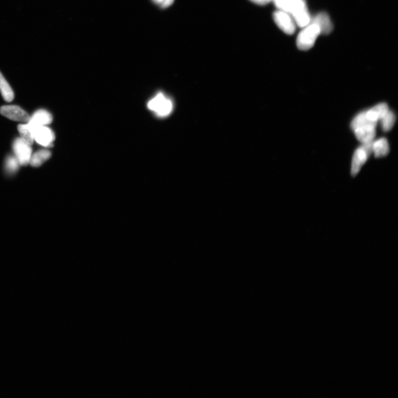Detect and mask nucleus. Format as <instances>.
Here are the masks:
<instances>
[{
  "label": "nucleus",
  "instance_id": "obj_1",
  "mask_svg": "<svg viewBox=\"0 0 398 398\" xmlns=\"http://www.w3.org/2000/svg\"><path fill=\"white\" fill-rule=\"evenodd\" d=\"M377 122L370 120L366 111L358 114L351 122V127L357 139L362 144L374 141Z\"/></svg>",
  "mask_w": 398,
  "mask_h": 398
},
{
  "label": "nucleus",
  "instance_id": "obj_2",
  "mask_svg": "<svg viewBox=\"0 0 398 398\" xmlns=\"http://www.w3.org/2000/svg\"><path fill=\"white\" fill-rule=\"evenodd\" d=\"M321 34L320 29L317 24L311 23L304 27L299 33L297 39V47L299 50L307 51L311 49Z\"/></svg>",
  "mask_w": 398,
  "mask_h": 398
},
{
  "label": "nucleus",
  "instance_id": "obj_3",
  "mask_svg": "<svg viewBox=\"0 0 398 398\" xmlns=\"http://www.w3.org/2000/svg\"><path fill=\"white\" fill-rule=\"evenodd\" d=\"M149 109L160 117L169 116L173 109V101L163 93H159L148 103Z\"/></svg>",
  "mask_w": 398,
  "mask_h": 398
},
{
  "label": "nucleus",
  "instance_id": "obj_4",
  "mask_svg": "<svg viewBox=\"0 0 398 398\" xmlns=\"http://www.w3.org/2000/svg\"><path fill=\"white\" fill-rule=\"evenodd\" d=\"M373 141L362 144L354 153L352 160L351 171V175L353 176H355L359 173L363 165L366 163L368 158L373 154Z\"/></svg>",
  "mask_w": 398,
  "mask_h": 398
},
{
  "label": "nucleus",
  "instance_id": "obj_5",
  "mask_svg": "<svg viewBox=\"0 0 398 398\" xmlns=\"http://www.w3.org/2000/svg\"><path fill=\"white\" fill-rule=\"evenodd\" d=\"M273 17L275 23L285 33L291 35L296 32L297 24L291 14L278 9L274 12Z\"/></svg>",
  "mask_w": 398,
  "mask_h": 398
},
{
  "label": "nucleus",
  "instance_id": "obj_6",
  "mask_svg": "<svg viewBox=\"0 0 398 398\" xmlns=\"http://www.w3.org/2000/svg\"><path fill=\"white\" fill-rule=\"evenodd\" d=\"M13 149L19 164L25 166L29 163L32 156L31 145L18 138L13 142Z\"/></svg>",
  "mask_w": 398,
  "mask_h": 398
},
{
  "label": "nucleus",
  "instance_id": "obj_7",
  "mask_svg": "<svg viewBox=\"0 0 398 398\" xmlns=\"http://www.w3.org/2000/svg\"><path fill=\"white\" fill-rule=\"evenodd\" d=\"M34 140L44 147H52L55 140V135L52 130L45 126H39L31 129Z\"/></svg>",
  "mask_w": 398,
  "mask_h": 398
},
{
  "label": "nucleus",
  "instance_id": "obj_8",
  "mask_svg": "<svg viewBox=\"0 0 398 398\" xmlns=\"http://www.w3.org/2000/svg\"><path fill=\"white\" fill-rule=\"evenodd\" d=\"M273 1L278 9L291 15L307 8L305 0H273Z\"/></svg>",
  "mask_w": 398,
  "mask_h": 398
},
{
  "label": "nucleus",
  "instance_id": "obj_9",
  "mask_svg": "<svg viewBox=\"0 0 398 398\" xmlns=\"http://www.w3.org/2000/svg\"><path fill=\"white\" fill-rule=\"evenodd\" d=\"M0 114L9 119L19 122H28L31 117L20 107L14 105L2 106L0 108Z\"/></svg>",
  "mask_w": 398,
  "mask_h": 398
},
{
  "label": "nucleus",
  "instance_id": "obj_10",
  "mask_svg": "<svg viewBox=\"0 0 398 398\" xmlns=\"http://www.w3.org/2000/svg\"><path fill=\"white\" fill-rule=\"evenodd\" d=\"M53 121V117L50 112L44 110H39L34 112L28 122V126L32 129L39 126H46L50 124Z\"/></svg>",
  "mask_w": 398,
  "mask_h": 398
},
{
  "label": "nucleus",
  "instance_id": "obj_11",
  "mask_svg": "<svg viewBox=\"0 0 398 398\" xmlns=\"http://www.w3.org/2000/svg\"><path fill=\"white\" fill-rule=\"evenodd\" d=\"M311 23L317 24L321 34H327L332 31L333 26L330 17L326 13H319L311 19Z\"/></svg>",
  "mask_w": 398,
  "mask_h": 398
},
{
  "label": "nucleus",
  "instance_id": "obj_12",
  "mask_svg": "<svg viewBox=\"0 0 398 398\" xmlns=\"http://www.w3.org/2000/svg\"><path fill=\"white\" fill-rule=\"evenodd\" d=\"M390 111L389 107L385 103H381L366 111V115L368 119L374 122H378L380 121Z\"/></svg>",
  "mask_w": 398,
  "mask_h": 398
},
{
  "label": "nucleus",
  "instance_id": "obj_13",
  "mask_svg": "<svg viewBox=\"0 0 398 398\" xmlns=\"http://www.w3.org/2000/svg\"><path fill=\"white\" fill-rule=\"evenodd\" d=\"M372 152L376 158H381L388 155L390 152V146L387 140L385 138L373 141Z\"/></svg>",
  "mask_w": 398,
  "mask_h": 398
},
{
  "label": "nucleus",
  "instance_id": "obj_14",
  "mask_svg": "<svg viewBox=\"0 0 398 398\" xmlns=\"http://www.w3.org/2000/svg\"><path fill=\"white\" fill-rule=\"evenodd\" d=\"M51 157L50 151L48 150L39 151L31 156L29 163L34 167L41 166Z\"/></svg>",
  "mask_w": 398,
  "mask_h": 398
},
{
  "label": "nucleus",
  "instance_id": "obj_15",
  "mask_svg": "<svg viewBox=\"0 0 398 398\" xmlns=\"http://www.w3.org/2000/svg\"><path fill=\"white\" fill-rule=\"evenodd\" d=\"M0 91L4 100L11 102L13 100V91L1 72H0Z\"/></svg>",
  "mask_w": 398,
  "mask_h": 398
},
{
  "label": "nucleus",
  "instance_id": "obj_16",
  "mask_svg": "<svg viewBox=\"0 0 398 398\" xmlns=\"http://www.w3.org/2000/svg\"><path fill=\"white\" fill-rule=\"evenodd\" d=\"M396 120V117L394 113L390 110L388 111L380 120L383 130L385 132L390 131L394 126Z\"/></svg>",
  "mask_w": 398,
  "mask_h": 398
},
{
  "label": "nucleus",
  "instance_id": "obj_17",
  "mask_svg": "<svg viewBox=\"0 0 398 398\" xmlns=\"http://www.w3.org/2000/svg\"><path fill=\"white\" fill-rule=\"evenodd\" d=\"M18 130L21 139L29 145H32L34 141V137L32 131L28 125H19Z\"/></svg>",
  "mask_w": 398,
  "mask_h": 398
},
{
  "label": "nucleus",
  "instance_id": "obj_18",
  "mask_svg": "<svg viewBox=\"0 0 398 398\" xmlns=\"http://www.w3.org/2000/svg\"><path fill=\"white\" fill-rule=\"evenodd\" d=\"M19 164L16 157L9 156L6 161L5 168L7 173L12 174L17 171Z\"/></svg>",
  "mask_w": 398,
  "mask_h": 398
},
{
  "label": "nucleus",
  "instance_id": "obj_19",
  "mask_svg": "<svg viewBox=\"0 0 398 398\" xmlns=\"http://www.w3.org/2000/svg\"><path fill=\"white\" fill-rule=\"evenodd\" d=\"M174 0H163L160 4L161 8H165L169 7L173 3Z\"/></svg>",
  "mask_w": 398,
  "mask_h": 398
},
{
  "label": "nucleus",
  "instance_id": "obj_20",
  "mask_svg": "<svg viewBox=\"0 0 398 398\" xmlns=\"http://www.w3.org/2000/svg\"><path fill=\"white\" fill-rule=\"evenodd\" d=\"M250 1L259 5H265L269 3L267 0H250Z\"/></svg>",
  "mask_w": 398,
  "mask_h": 398
},
{
  "label": "nucleus",
  "instance_id": "obj_21",
  "mask_svg": "<svg viewBox=\"0 0 398 398\" xmlns=\"http://www.w3.org/2000/svg\"><path fill=\"white\" fill-rule=\"evenodd\" d=\"M153 1L157 4H161L163 0H153Z\"/></svg>",
  "mask_w": 398,
  "mask_h": 398
}]
</instances>
